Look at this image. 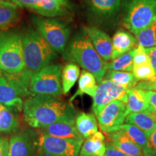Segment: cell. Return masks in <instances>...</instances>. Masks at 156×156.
<instances>
[{
	"mask_svg": "<svg viewBox=\"0 0 156 156\" xmlns=\"http://www.w3.org/2000/svg\"><path fill=\"white\" fill-rule=\"evenodd\" d=\"M73 108L72 103L58 96L33 95L23 103V118L29 126L38 129L57 122Z\"/></svg>",
	"mask_w": 156,
	"mask_h": 156,
	"instance_id": "cell-1",
	"label": "cell"
},
{
	"mask_svg": "<svg viewBox=\"0 0 156 156\" xmlns=\"http://www.w3.org/2000/svg\"><path fill=\"white\" fill-rule=\"evenodd\" d=\"M63 56L64 59L75 62L92 73L98 85L103 80L107 72V62L98 54L83 30L75 34L68 42Z\"/></svg>",
	"mask_w": 156,
	"mask_h": 156,
	"instance_id": "cell-2",
	"label": "cell"
},
{
	"mask_svg": "<svg viewBox=\"0 0 156 156\" xmlns=\"http://www.w3.org/2000/svg\"><path fill=\"white\" fill-rule=\"evenodd\" d=\"M31 75L26 67L15 74L0 70V103L13 112H22L23 98L33 95L29 90Z\"/></svg>",
	"mask_w": 156,
	"mask_h": 156,
	"instance_id": "cell-3",
	"label": "cell"
},
{
	"mask_svg": "<svg viewBox=\"0 0 156 156\" xmlns=\"http://www.w3.org/2000/svg\"><path fill=\"white\" fill-rule=\"evenodd\" d=\"M23 45L25 67L32 73L51 64L58 56L36 30L31 28L23 34Z\"/></svg>",
	"mask_w": 156,
	"mask_h": 156,
	"instance_id": "cell-4",
	"label": "cell"
},
{
	"mask_svg": "<svg viewBox=\"0 0 156 156\" xmlns=\"http://www.w3.org/2000/svg\"><path fill=\"white\" fill-rule=\"evenodd\" d=\"M122 25L136 35L156 15V0H122Z\"/></svg>",
	"mask_w": 156,
	"mask_h": 156,
	"instance_id": "cell-5",
	"label": "cell"
},
{
	"mask_svg": "<svg viewBox=\"0 0 156 156\" xmlns=\"http://www.w3.org/2000/svg\"><path fill=\"white\" fill-rule=\"evenodd\" d=\"M25 67L23 35L17 31L2 33L0 37V70L15 74Z\"/></svg>",
	"mask_w": 156,
	"mask_h": 156,
	"instance_id": "cell-6",
	"label": "cell"
},
{
	"mask_svg": "<svg viewBox=\"0 0 156 156\" xmlns=\"http://www.w3.org/2000/svg\"><path fill=\"white\" fill-rule=\"evenodd\" d=\"M36 31L57 54H63L70 35L68 25L54 17H33Z\"/></svg>",
	"mask_w": 156,
	"mask_h": 156,
	"instance_id": "cell-7",
	"label": "cell"
},
{
	"mask_svg": "<svg viewBox=\"0 0 156 156\" xmlns=\"http://www.w3.org/2000/svg\"><path fill=\"white\" fill-rule=\"evenodd\" d=\"M61 64H49L31 75L29 90L32 95L59 96L63 94Z\"/></svg>",
	"mask_w": 156,
	"mask_h": 156,
	"instance_id": "cell-8",
	"label": "cell"
},
{
	"mask_svg": "<svg viewBox=\"0 0 156 156\" xmlns=\"http://www.w3.org/2000/svg\"><path fill=\"white\" fill-rule=\"evenodd\" d=\"M83 142L40 134L36 137L37 153L38 156H79Z\"/></svg>",
	"mask_w": 156,
	"mask_h": 156,
	"instance_id": "cell-9",
	"label": "cell"
},
{
	"mask_svg": "<svg viewBox=\"0 0 156 156\" xmlns=\"http://www.w3.org/2000/svg\"><path fill=\"white\" fill-rule=\"evenodd\" d=\"M128 89L116 84L109 80L103 79L98 85L95 93L93 96V111L95 116H98L101 111L114 101H122L127 102Z\"/></svg>",
	"mask_w": 156,
	"mask_h": 156,
	"instance_id": "cell-10",
	"label": "cell"
},
{
	"mask_svg": "<svg viewBox=\"0 0 156 156\" xmlns=\"http://www.w3.org/2000/svg\"><path fill=\"white\" fill-rule=\"evenodd\" d=\"M126 103L122 101H114L103 108L97 116L99 128L108 134L120 129L125 122Z\"/></svg>",
	"mask_w": 156,
	"mask_h": 156,
	"instance_id": "cell-11",
	"label": "cell"
},
{
	"mask_svg": "<svg viewBox=\"0 0 156 156\" xmlns=\"http://www.w3.org/2000/svg\"><path fill=\"white\" fill-rule=\"evenodd\" d=\"M76 111L74 108L57 122L38 129L39 134L62 138L84 140L75 125Z\"/></svg>",
	"mask_w": 156,
	"mask_h": 156,
	"instance_id": "cell-12",
	"label": "cell"
},
{
	"mask_svg": "<svg viewBox=\"0 0 156 156\" xmlns=\"http://www.w3.org/2000/svg\"><path fill=\"white\" fill-rule=\"evenodd\" d=\"M36 137L30 129L13 134L9 140L8 156H37Z\"/></svg>",
	"mask_w": 156,
	"mask_h": 156,
	"instance_id": "cell-13",
	"label": "cell"
},
{
	"mask_svg": "<svg viewBox=\"0 0 156 156\" xmlns=\"http://www.w3.org/2000/svg\"><path fill=\"white\" fill-rule=\"evenodd\" d=\"M83 30L94 46L95 49L105 62H109L112 58V38L106 33L94 26L85 27Z\"/></svg>",
	"mask_w": 156,
	"mask_h": 156,
	"instance_id": "cell-14",
	"label": "cell"
},
{
	"mask_svg": "<svg viewBox=\"0 0 156 156\" xmlns=\"http://www.w3.org/2000/svg\"><path fill=\"white\" fill-rule=\"evenodd\" d=\"M72 5L69 0H37L34 12L46 17H64L70 14Z\"/></svg>",
	"mask_w": 156,
	"mask_h": 156,
	"instance_id": "cell-15",
	"label": "cell"
},
{
	"mask_svg": "<svg viewBox=\"0 0 156 156\" xmlns=\"http://www.w3.org/2000/svg\"><path fill=\"white\" fill-rule=\"evenodd\" d=\"M112 53L111 60L135 48L138 44L135 37L123 29H120L115 33L112 38Z\"/></svg>",
	"mask_w": 156,
	"mask_h": 156,
	"instance_id": "cell-16",
	"label": "cell"
},
{
	"mask_svg": "<svg viewBox=\"0 0 156 156\" xmlns=\"http://www.w3.org/2000/svg\"><path fill=\"white\" fill-rule=\"evenodd\" d=\"M125 122L137 126L148 136L156 128V112L151 107L144 112L131 113L126 116Z\"/></svg>",
	"mask_w": 156,
	"mask_h": 156,
	"instance_id": "cell-17",
	"label": "cell"
},
{
	"mask_svg": "<svg viewBox=\"0 0 156 156\" xmlns=\"http://www.w3.org/2000/svg\"><path fill=\"white\" fill-rule=\"evenodd\" d=\"M108 141L129 156H144L143 152L122 129L106 134Z\"/></svg>",
	"mask_w": 156,
	"mask_h": 156,
	"instance_id": "cell-18",
	"label": "cell"
},
{
	"mask_svg": "<svg viewBox=\"0 0 156 156\" xmlns=\"http://www.w3.org/2000/svg\"><path fill=\"white\" fill-rule=\"evenodd\" d=\"M122 0H86L91 12L98 17L106 19L117 15Z\"/></svg>",
	"mask_w": 156,
	"mask_h": 156,
	"instance_id": "cell-19",
	"label": "cell"
},
{
	"mask_svg": "<svg viewBox=\"0 0 156 156\" xmlns=\"http://www.w3.org/2000/svg\"><path fill=\"white\" fill-rule=\"evenodd\" d=\"M106 150V136L98 131L83 142L79 156H105Z\"/></svg>",
	"mask_w": 156,
	"mask_h": 156,
	"instance_id": "cell-20",
	"label": "cell"
},
{
	"mask_svg": "<svg viewBox=\"0 0 156 156\" xmlns=\"http://www.w3.org/2000/svg\"><path fill=\"white\" fill-rule=\"evenodd\" d=\"M126 114L144 112L151 108L144 90L133 87L128 90Z\"/></svg>",
	"mask_w": 156,
	"mask_h": 156,
	"instance_id": "cell-21",
	"label": "cell"
},
{
	"mask_svg": "<svg viewBox=\"0 0 156 156\" xmlns=\"http://www.w3.org/2000/svg\"><path fill=\"white\" fill-rule=\"evenodd\" d=\"M96 116L92 113L80 112L75 119V125L83 139H87L96 133L98 129Z\"/></svg>",
	"mask_w": 156,
	"mask_h": 156,
	"instance_id": "cell-22",
	"label": "cell"
},
{
	"mask_svg": "<svg viewBox=\"0 0 156 156\" xmlns=\"http://www.w3.org/2000/svg\"><path fill=\"white\" fill-rule=\"evenodd\" d=\"M98 87V83L95 76L89 71L83 69L78 79V87L75 94L70 98L69 102L75 101L76 98L87 95L93 98Z\"/></svg>",
	"mask_w": 156,
	"mask_h": 156,
	"instance_id": "cell-23",
	"label": "cell"
},
{
	"mask_svg": "<svg viewBox=\"0 0 156 156\" xmlns=\"http://www.w3.org/2000/svg\"><path fill=\"white\" fill-rule=\"evenodd\" d=\"M19 20L17 6L9 1L0 0V30L10 27Z\"/></svg>",
	"mask_w": 156,
	"mask_h": 156,
	"instance_id": "cell-24",
	"label": "cell"
},
{
	"mask_svg": "<svg viewBox=\"0 0 156 156\" xmlns=\"http://www.w3.org/2000/svg\"><path fill=\"white\" fill-rule=\"evenodd\" d=\"M15 113L0 103V132L9 134L18 129L20 123Z\"/></svg>",
	"mask_w": 156,
	"mask_h": 156,
	"instance_id": "cell-25",
	"label": "cell"
},
{
	"mask_svg": "<svg viewBox=\"0 0 156 156\" xmlns=\"http://www.w3.org/2000/svg\"><path fill=\"white\" fill-rule=\"evenodd\" d=\"M80 75L79 66L75 63H68L62 68L61 80L63 94L67 95L71 90Z\"/></svg>",
	"mask_w": 156,
	"mask_h": 156,
	"instance_id": "cell-26",
	"label": "cell"
},
{
	"mask_svg": "<svg viewBox=\"0 0 156 156\" xmlns=\"http://www.w3.org/2000/svg\"><path fill=\"white\" fill-rule=\"evenodd\" d=\"M103 79L112 80L128 90L133 88L138 83L132 72L115 71L108 69L107 70Z\"/></svg>",
	"mask_w": 156,
	"mask_h": 156,
	"instance_id": "cell-27",
	"label": "cell"
},
{
	"mask_svg": "<svg viewBox=\"0 0 156 156\" xmlns=\"http://www.w3.org/2000/svg\"><path fill=\"white\" fill-rule=\"evenodd\" d=\"M135 36L138 44L145 48L156 46V15L145 28Z\"/></svg>",
	"mask_w": 156,
	"mask_h": 156,
	"instance_id": "cell-28",
	"label": "cell"
},
{
	"mask_svg": "<svg viewBox=\"0 0 156 156\" xmlns=\"http://www.w3.org/2000/svg\"><path fill=\"white\" fill-rule=\"evenodd\" d=\"M134 48L127 53L123 54L110 62H107V70H115V71L132 72L133 69V56Z\"/></svg>",
	"mask_w": 156,
	"mask_h": 156,
	"instance_id": "cell-29",
	"label": "cell"
},
{
	"mask_svg": "<svg viewBox=\"0 0 156 156\" xmlns=\"http://www.w3.org/2000/svg\"><path fill=\"white\" fill-rule=\"evenodd\" d=\"M122 129L126 134L133 141L136 145L141 148L142 152L145 149L147 142V136L145 132L138 128L137 126L130 124H124L121 126Z\"/></svg>",
	"mask_w": 156,
	"mask_h": 156,
	"instance_id": "cell-30",
	"label": "cell"
},
{
	"mask_svg": "<svg viewBox=\"0 0 156 156\" xmlns=\"http://www.w3.org/2000/svg\"><path fill=\"white\" fill-rule=\"evenodd\" d=\"M132 73L137 81L152 82L156 78V73L151 63L134 65Z\"/></svg>",
	"mask_w": 156,
	"mask_h": 156,
	"instance_id": "cell-31",
	"label": "cell"
},
{
	"mask_svg": "<svg viewBox=\"0 0 156 156\" xmlns=\"http://www.w3.org/2000/svg\"><path fill=\"white\" fill-rule=\"evenodd\" d=\"M134 65H139L146 63H151L149 56L146 51V48L138 45L134 48V56H133Z\"/></svg>",
	"mask_w": 156,
	"mask_h": 156,
	"instance_id": "cell-32",
	"label": "cell"
},
{
	"mask_svg": "<svg viewBox=\"0 0 156 156\" xmlns=\"http://www.w3.org/2000/svg\"><path fill=\"white\" fill-rule=\"evenodd\" d=\"M144 156H156V128L147 136V142L143 151Z\"/></svg>",
	"mask_w": 156,
	"mask_h": 156,
	"instance_id": "cell-33",
	"label": "cell"
},
{
	"mask_svg": "<svg viewBox=\"0 0 156 156\" xmlns=\"http://www.w3.org/2000/svg\"><path fill=\"white\" fill-rule=\"evenodd\" d=\"M17 7L29 9L32 11L36 10L37 6V0H9Z\"/></svg>",
	"mask_w": 156,
	"mask_h": 156,
	"instance_id": "cell-34",
	"label": "cell"
},
{
	"mask_svg": "<svg viewBox=\"0 0 156 156\" xmlns=\"http://www.w3.org/2000/svg\"><path fill=\"white\" fill-rule=\"evenodd\" d=\"M105 156H129L115 147L108 141L106 142V150Z\"/></svg>",
	"mask_w": 156,
	"mask_h": 156,
	"instance_id": "cell-35",
	"label": "cell"
},
{
	"mask_svg": "<svg viewBox=\"0 0 156 156\" xmlns=\"http://www.w3.org/2000/svg\"><path fill=\"white\" fill-rule=\"evenodd\" d=\"M136 88L145 90L156 91V78L153 81H142L137 83L135 86Z\"/></svg>",
	"mask_w": 156,
	"mask_h": 156,
	"instance_id": "cell-36",
	"label": "cell"
},
{
	"mask_svg": "<svg viewBox=\"0 0 156 156\" xmlns=\"http://www.w3.org/2000/svg\"><path fill=\"white\" fill-rule=\"evenodd\" d=\"M9 140L7 137H0V156H8Z\"/></svg>",
	"mask_w": 156,
	"mask_h": 156,
	"instance_id": "cell-37",
	"label": "cell"
},
{
	"mask_svg": "<svg viewBox=\"0 0 156 156\" xmlns=\"http://www.w3.org/2000/svg\"><path fill=\"white\" fill-rule=\"evenodd\" d=\"M150 106L156 112V91L145 90Z\"/></svg>",
	"mask_w": 156,
	"mask_h": 156,
	"instance_id": "cell-38",
	"label": "cell"
},
{
	"mask_svg": "<svg viewBox=\"0 0 156 156\" xmlns=\"http://www.w3.org/2000/svg\"><path fill=\"white\" fill-rule=\"evenodd\" d=\"M148 56H149L151 64L155 70L156 73V46H153L151 48H146Z\"/></svg>",
	"mask_w": 156,
	"mask_h": 156,
	"instance_id": "cell-39",
	"label": "cell"
},
{
	"mask_svg": "<svg viewBox=\"0 0 156 156\" xmlns=\"http://www.w3.org/2000/svg\"><path fill=\"white\" fill-rule=\"evenodd\" d=\"M2 33L1 31H0V37H1V35H2Z\"/></svg>",
	"mask_w": 156,
	"mask_h": 156,
	"instance_id": "cell-40",
	"label": "cell"
},
{
	"mask_svg": "<svg viewBox=\"0 0 156 156\" xmlns=\"http://www.w3.org/2000/svg\"><path fill=\"white\" fill-rule=\"evenodd\" d=\"M1 1H9V0H1Z\"/></svg>",
	"mask_w": 156,
	"mask_h": 156,
	"instance_id": "cell-41",
	"label": "cell"
}]
</instances>
